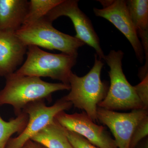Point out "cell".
Wrapping results in <instances>:
<instances>
[{"instance_id": "6da1fadb", "label": "cell", "mask_w": 148, "mask_h": 148, "mask_svg": "<svg viewBox=\"0 0 148 148\" xmlns=\"http://www.w3.org/2000/svg\"><path fill=\"white\" fill-rule=\"evenodd\" d=\"M5 78V86L0 90V106H12L16 116L30 103L51 101L53 92L70 90V85L47 82L38 77L20 75L14 73Z\"/></svg>"}, {"instance_id": "7a4b0ae2", "label": "cell", "mask_w": 148, "mask_h": 148, "mask_svg": "<svg viewBox=\"0 0 148 148\" xmlns=\"http://www.w3.org/2000/svg\"><path fill=\"white\" fill-rule=\"evenodd\" d=\"M104 65L95 54L94 65L85 75L79 77L72 72L69 79L70 92L63 97L75 108L84 110L93 121L98 120V105L106 97L108 91L107 84L101 79Z\"/></svg>"}, {"instance_id": "3957f363", "label": "cell", "mask_w": 148, "mask_h": 148, "mask_svg": "<svg viewBox=\"0 0 148 148\" xmlns=\"http://www.w3.org/2000/svg\"><path fill=\"white\" fill-rule=\"evenodd\" d=\"M27 54L24 64L15 73L40 78L47 77L69 85V77L72 68L76 64L77 56L49 53L34 45L27 47Z\"/></svg>"}, {"instance_id": "277c9868", "label": "cell", "mask_w": 148, "mask_h": 148, "mask_svg": "<svg viewBox=\"0 0 148 148\" xmlns=\"http://www.w3.org/2000/svg\"><path fill=\"white\" fill-rule=\"evenodd\" d=\"M52 23L44 17L23 25L16 32V36L27 47L34 45L49 49L60 51L62 53L77 56L78 50L85 45L75 37L56 29Z\"/></svg>"}, {"instance_id": "5b68a950", "label": "cell", "mask_w": 148, "mask_h": 148, "mask_svg": "<svg viewBox=\"0 0 148 148\" xmlns=\"http://www.w3.org/2000/svg\"><path fill=\"white\" fill-rule=\"evenodd\" d=\"M123 55L121 50H111L105 55L104 60L110 67V86L98 107L113 111L143 109L134 86L127 81L123 71Z\"/></svg>"}, {"instance_id": "8992f818", "label": "cell", "mask_w": 148, "mask_h": 148, "mask_svg": "<svg viewBox=\"0 0 148 148\" xmlns=\"http://www.w3.org/2000/svg\"><path fill=\"white\" fill-rule=\"evenodd\" d=\"M72 106L71 103L63 97L51 106H47L45 101L28 104L22 111L29 116L27 126L17 137L11 138L5 148H24L27 142L34 136L54 121L58 113L69 110Z\"/></svg>"}, {"instance_id": "52a82bcc", "label": "cell", "mask_w": 148, "mask_h": 148, "mask_svg": "<svg viewBox=\"0 0 148 148\" xmlns=\"http://www.w3.org/2000/svg\"><path fill=\"white\" fill-rule=\"evenodd\" d=\"M78 2L77 0H63L44 17L51 23L60 16L69 17L76 32L75 37L93 48L99 59L104 60L105 55L101 48L99 37L90 19L80 9Z\"/></svg>"}, {"instance_id": "ba28073f", "label": "cell", "mask_w": 148, "mask_h": 148, "mask_svg": "<svg viewBox=\"0 0 148 148\" xmlns=\"http://www.w3.org/2000/svg\"><path fill=\"white\" fill-rule=\"evenodd\" d=\"M98 1L102 4L103 8H93L95 16L106 18L119 29L132 45L138 61L143 63L145 58L144 50L130 16L126 1L115 0Z\"/></svg>"}, {"instance_id": "9c48e42d", "label": "cell", "mask_w": 148, "mask_h": 148, "mask_svg": "<svg viewBox=\"0 0 148 148\" xmlns=\"http://www.w3.org/2000/svg\"><path fill=\"white\" fill-rule=\"evenodd\" d=\"M55 120L65 129L81 135L99 148H117L113 140L102 125L94 121L85 112L67 114L58 113Z\"/></svg>"}, {"instance_id": "30bf717a", "label": "cell", "mask_w": 148, "mask_h": 148, "mask_svg": "<svg viewBox=\"0 0 148 148\" xmlns=\"http://www.w3.org/2000/svg\"><path fill=\"white\" fill-rule=\"evenodd\" d=\"M97 119L110 130L117 148H129L130 139L138 123L148 116V110H132L120 113L98 107Z\"/></svg>"}, {"instance_id": "8fae6325", "label": "cell", "mask_w": 148, "mask_h": 148, "mask_svg": "<svg viewBox=\"0 0 148 148\" xmlns=\"http://www.w3.org/2000/svg\"><path fill=\"white\" fill-rule=\"evenodd\" d=\"M27 49L16 33L0 31V76L5 77L16 71Z\"/></svg>"}, {"instance_id": "7c38bea8", "label": "cell", "mask_w": 148, "mask_h": 148, "mask_svg": "<svg viewBox=\"0 0 148 148\" xmlns=\"http://www.w3.org/2000/svg\"><path fill=\"white\" fill-rule=\"evenodd\" d=\"M29 1L0 0V31L16 33L24 24Z\"/></svg>"}, {"instance_id": "4fadbf2b", "label": "cell", "mask_w": 148, "mask_h": 148, "mask_svg": "<svg viewBox=\"0 0 148 148\" xmlns=\"http://www.w3.org/2000/svg\"><path fill=\"white\" fill-rule=\"evenodd\" d=\"M126 3L132 24L141 38L146 59L145 66H148V1L128 0Z\"/></svg>"}, {"instance_id": "5bb4252c", "label": "cell", "mask_w": 148, "mask_h": 148, "mask_svg": "<svg viewBox=\"0 0 148 148\" xmlns=\"http://www.w3.org/2000/svg\"><path fill=\"white\" fill-rule=\"evenodd\" d=\"M31 140L45 148H73L66 137L64 128L55 119Z\"/></svg>"}, {"instance_id": "9a60e30c", "label": "cell", "mask_w": 148, "mask_h": 148, "mask_svg": "<svg viewBox=\"0 0 148 148\" xmlns=\"http://www.w3.org/2000/svg\"><path fill=\"white\" fill-rule=\"evenodd\" d=\"M28 114L22 112L15 118L6 121L0 116V148H5L11 137L14 133H21L27 126Z\"/></svg>"}, {"instance_id": "2e32d148", "label": "cell", "mask_w": 148, "mask_h": 148, "mask_svg": "<svg viewBox=\"0 0 148 148\" xmlns=\"http://www.w3.org/2000/svg\"><path fill=\"white\" fill-rule=\"evenodd\" d=\"M63 0H31L24 24H28L42 18Z\"/></svg>"}, {"instance_id": "e0dca14e", "label": "cell", "mask_w": 148, "mask_h": 148, "mask_svg": "<svg viewBox=\"0 0 148 148\" xmlns=\"http://www.w3.org/2000/svg\"><path fill=\"white\" fill-rule=\"evenodd\" d=\"M148 116L145 117L138 123L132 133L129 148H135L148 135Z\"/></svg>"}, {"instance_id": "ac0fdd59", "label": "cell", "mask_w": 148, "mask_h": 148, "mask_svg": "<svg viewBox=\"0 0 148 148\" xmlns=\"http://www.w3.org/2000/svg\"><path fill=\"white\" fill-rule=\"evenodd\" d=\"M64 130L66 137L73 148H99L92 145L81 135L65 128Z\"/></svg>"}, {"instance_id": "d6986e66", "label": "cell", "mask_w": 148, "mask_h": 148, "mask_svg": "<svg viewBox=\"0 0 148 148\" xmlns=\"http://www.w3.org/2000/svg\"><path fill=\"white\" fill-rule=\"evenodd\" d=\"M134 88L143 105V109L148 110V75L142 80L140 84L134 86Z\"/></svg>"}, {"instance_id": "ffe728a7", "label": "cell", "mask_w": 148, "mask_h": 148, "mask_svg": "<svg viewBox=\"0 0 148 148\" xmlns=\"http://www.w3.org/2000/svg\"><path fill=\"white\" fill-rule=\"evenodd\" d=\"M24 148H45L38 143L29 140L25 145Z\"/></svg>"}, {"instance_id": "44dd1931", "label": "cell", "mask_w": 148, "mask_h": 148, "mask_svg": "<svg viewBox=\"0 0 148 148\" xmlns=\"http://www.w3.org/2000/svg\"><path fill=\"white\" fill-rule=\"evenodd\" d=\"M138 148H148V141H146L145 142H144L143 144L139 146V147Z\"/></svg>"}]
</instances>
